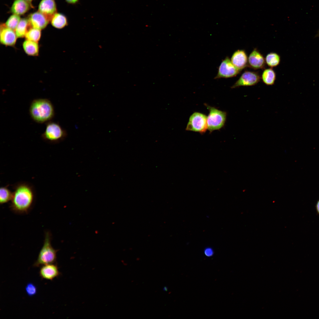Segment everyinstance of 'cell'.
Listing matches in <instances>:
<instances>
[{
    "label": "cell",
    "instance_id": "obj_31",
    "mask_svg": "<svg viewBox=\"0 0 319 319\" xmlns=\"http://www.w3.org/2000/svg\"><path fill=\"white\" fill-rule=\"evenodd\" d=\"M316 36L319 37V31H318V33H317V35Z\"/></svg>",
    "mask_w": 319,
    "mask_h": 319
},
{
    "label": "cell",
    "instance_id": "obj_19",
    "mask_svg": "<svg viewBox=\"0 0 319 319\" xmlns=\"http://www.w3.org/2000/svg\"><path fill=\"white\" fill-rule=\"evenodd\" d=\"M276 77L275 71L272 68H269L263 70L261 78L265 84L268 85H271L274 84Z\"/></svg>",
    "mask_w": 319,
    "mask_h": 319
},
{
    "label": "cell",
    "instance_id": "obj_21",
    "mask_svg": "<svg viewBox=\"0 0 319 319\" xmlns=\"http://www.w3.org/2000/svg\"><path fill=\"white\" fill-rule=\"evenodd\" d=\"M12 192L8 188V185L2 186L0 188V204H3L11 201Z\"/></svg>",
    "mask_w": 319,
    "mask_h": 319
},
{
    "label": "cell",
    "instance_id": "obj_14",
    "mask_svg": "<svg viewBox=\"0 0 319 319\" xmlns=\"http://www.w3.org/2000/svg\"><path fill=\"white\" fill-rule=\"evenodd\" d=\"M38 10L51 19L56 11L55 2L53 0H42L39 5Z\"/></svg>",
    "mask_w": 319,
    "mask_h": 319
},
{
    "label": "cell",
    "instance_id": "obj_22",
    "mask_svg": "<svg viewBox=\"0 0 319 319\" xmlns=\"http://www.w3.org/2000/svg\"><path fill=\"white\" fill-rule=\"evenodd\" d=\"M41 30L31 27L26 32L25 38L26 40L38 43L41 35Z\"/></svg>",
    "mask_w": 319,
    "mask_h": 319
},
{
    "label": "cell",
    "instance_id": "obj_1",
    "mask_svg": "<svg viewBox=\"0 0 319 319\" xmlns=\"http://www.w3.org/2000/svg\"><path fill=\"white\" fill-rule=\"evenodd\" d=\"M13 189L10 209L18 214L28 213L35 201V194L33 187L28 183L20 182L15 184Z\"/></svg>",
    "mask_w": 319,
    "mask_h": 319
},
{
    "label": "cell",
    "instance_id": "obj_5",
    "mask_svg": "<svg viewBox=\"0 0 319 319\" xmlns=\"http://www.w3.org/2000/svg\"><path fill=\"white\" fill-rule=\"evenodd\" d=\"M209 113L207 117V129L210 132L218 130L224 126L227 117V113L205 104Z\"/></svg>",
    "mask_w": 319,
    "mask_h": 319
},
{
    "label": "cell",
    "instance_id": "obj_30",
    "mask_svg": "<svg viewBox=\"0 0 319 319\" xmlns=\"http://www.w3.org/2000/svg\"><path fill=\"white\" fill-rule=\"evenodd\" d=\"M79 0H73L74 4L77 2Z\"/></svg>",
    "mask_w": 319,
    "mask_h": 319
},
{
    "label": "cell",
    "instance_id": "obj_7",
    "mask_svg": "<svg viewBox=\"0 0 319 319\" xmlns=\"http://www.w3.org/2000/svg\"><path fill=\"white\" fill-rule=\"evenodd\" d=\"M240 72L232 64L231 59L226 57L222 60L219 66L215 79L227 78L236 76Z\"/></svg>",
    "mask_w": 319,
    "mask_h": 319
},
{
    "label": "cell",
    "instance_id": "obj_9",
    "mask_svg": "<svg viewBox=\"0 0 319 319\" xmlns=\"http://www.w3.org/2000/svg\"><path fill=\"white\" fill-rule=\"evenodd\" d=\"M17 37L15 31L2 24L0 26V41L5 46H14L16 43Z\"/></svg>",
    "mask_w": 319,
    "mask_h": 319
},
{
    "label": "cell",
    "instance_id": "obj_6",
    "mask_svg": "<svg viewBox=\"0 0 319 319\" xmlns=\"http://www.w3.org/2000/svg\"><path fill=\"white\" fill-rule=\"evenodd\" d=\"M185 129L201 134L204 133L207 129V116L199 112L194 113L189 118Z\"/></svg>",
    "mask_w": 319,
    "mask_h": 319
},
{
    "label": "cell",
    "instance_id": "obj_25",
    "mask_svg": "<svg viewBox=\"0 0 319 319\" xmlns=\"http://www.w3.org/2000/svg\"><path fill=\"white\" fill-rule=\"evenodd\" d=\"M204 253L206 256L208 257H210L213 255L214 252L212 248H206L204 250Z\"/></svg>",
    "mask_w": 319,
    "mask_h": 319
},
{
    "label": "cell",
    "instance_id": "obj_10",
    "mask_svg": "<svg viewBox=\"0 0 319 319\" xmlns=\"http://www.w3.org/2000/svg\"><path fill=\"white\" fill-rule=\"evenodd\" d=\"M265 58L256 48L251 52L248 57V66L255 70L264 69Z\"/></svg>",
    "mask_w": 319,
    "mask_h": 319
},
{
    "label": "cell",
    "instance_id": "obj_28",
    "mask_svg": "<svg viewBox=\"0 0 319 319\" xmlns=\"http://www.w3.org/2000/svg\"><path fill=\"white\" fill-rule=\"evenodd\" d=\"M163 290L165 291H167L168 290V288L167 287H165L163 289Z\"/></svg>",
    "mask_w": 319,
    "mask_h": 319
},
{
    "label": "cell",
    "instance_id": "obj_23",
    "mask_svg": "<svg viewBox=\"0 0 319 319\" xmlns=\"http://www.w3.org/2000/svg\"><path fill=\"white\" fill-rule=\"evenodd\" d=\"M20 20L19 15L13 14L8 19L5 25L8 28L15 30Z\"/></svg>",
    "mask_w": 319,
    "mask_h": 319
},
{
    "label": "cell",
    "instance_id": "obj_4",
    "mask_svg": "<svg viewBox=\"0 0 319 319\" xmlns=\"http://www.w3.org/2000/svg\"><path fill=\"white\" fill-rule=\"evenodd\" d=\"M67 136L66 131L58 123L51 121L46 123L45 130L41 137L46 142L56 144L63 140Z\"/></svg>",
    "mask_w": 319,
    "mask_h": 319
},
{
    "label": "cell",
    "instance_id": "obj_29",
    "mask_svg": "<svg viewBox=\"0 0 319 319\" xmlns=\"http://www.w3.org/2000/svg\"><path fill=\"white\" fill-rule=\"evenodd\" d=\"M24 0L26 1L27 2H28L30 4L31 2V1H32V0Z\"/></svg>",
    "mask_w": 319,
    "mask_h": 319
},
{
    "label": "cell",
    "instance_id": "obj_11",
    "mask_svg": "<svg viewBox=\"0 0 319 319\" xmlns=\"http://www.w3.org/2000/svg\"><path fill=\"white\" fill-rule=\"evenodd\" d=\"M28 20L31 27L41 30L47 26L49 18L39 11L31 14Z\"/></svg>",
    "mask_w": 319,
    "mask_h": 319
},
{
    "label": "cell",
    "instance_id": "obj_24",
    "mask_svg": "<svg viewBox=\"0 0 319 319\" xmlns=\"http://www.w3.org/2000/svg\"><path fill=\"white\" fill-rule=\"evenodd\" d=\"M25 290L27 295L30 297L35 295L37 292V288L33 283H27L25 287Z\"/></svg>",
    "mask_w": 319,
    "mask_h": 319
},
{
    "label": "cell",
    "instance_id": "obj_17",
    "mask_svg": "<svg viewBox=\"0 0 319 319\" xmlns=\"http://www.w3.org/2000/svg\"><path fill=\"white\" fill-rule=\"evenodd\" d=\"M52 25L55 28L61 29L64 28L68 24L67 19L64 14L56 13L51 19Z\"/></svg>",
    "mask_w": 319,
    "mask_h": 319
},
{
    "label": "cell",
    "instance_id": "obj_3",
    "mask_svg": "<svg viewBox=\"0 0 319 319\" xmlns=\"http://www.w3.org/2000/svg\"><path fill=\"white\" fill-rule=\"evenodd\" d=\"M51 235L49 231L45 232L43 244L41 249L36 261L33 265L34 267L54 263L56 260L58 250L54 249L51 245Z\"/></svg>",
    "mask_w": 319,
    "mask_h": 319
},
{
    "label": "cell",
    "instance_id": "obj_27",
    "mask_svg": "<svg viewBox=\"0 0 319 319\" xmlns=\"http://www.w3.org/2000/svg\"><path fill=\"white\" fill-rule=\"evenodd\" d=\"M66 1L69 3L74 4L73 0H66Z\"/></svg>",
    "mask_w": 319,
    "mask_h": 319
},
{
    "label": "cell",
    "instance_id": "obj_12",
    "mask_svg": "<svg viewBox=\"0 0 319 319\" xmlns=\"http://www.w3.org/2000/svg\"><path fill=\"white\" fill-rule=\"evenodd\" d=\"M231 61L234 65L240 71L248 66L247 54L243 49H239L235 51L232 56Z\"/></svg>",
    "mask_w": 319,
    "mask_h": 319
},
{
    "label": "cell",
    "instance_id": "obj_16",
    "mask_svg": "<svg viewBox=\"0 0 319 319\" xmlns=\"http://www.w3.org/2000/svg\"><path fill=\"white\" fill-rule=\"evenodd\" d=\"M22 47L25 53L31 56H38L39 54V45L38 43L25 40L22 44Z\"/></svg>",
    "mask_w": 319,
    "mask_h": 319
},
{
    "label": "cell",
    "instance_id": "obj_15",
    "mask_svg": "<svg viewBox=\"0 0 319 319\" xmlns=\"http://www.w3.org/2000/svg\"><path fill=\"white\" fill-rule=\"evenodd\" d=\"M29 4L24 0H15L11 7V12L18 15L23 14L29 9Z\"/></svg>",
    "mask_w": 319,
    "mask_h": 319
},
{
    "label": "cell",
    "instance_id": "obj_13",
    "mask_svg": "<svg viewBox=\"0 0 319 319\" xmlns=\"http://www.w3.org/2000/svg\"><path fill=\"white\" fill-rule=\"evenodd\" d=\"M50 264L41 266L39 271L40 276L42 279L52 280L58 276L60 273L56 264Z\"/></svg>",
    "mask_w": 319,
    "mask_h": 319
},
{
    "label": "cell",
    "instance_id": "obj_8",
    "mask_svg": "<svg viewBox=\"0 0 319 319\" xmlns=\"http://www.w3.org/2000/svg\"><path fill=\"white\" fill-rule=\"evenodd\" d=\"M261 79V77L257 72L246 71L242 73L231 88L253 86L258 83Z\"/></svg>",
    "mask_w": 319,
    "mask_h": 319
},
{
    "label": "cell",
    "instance_id": "obj_20",
    "mask_svg": "<svg viewBox=\"0 0 319 319\" xmlns=\"http://www.w3.org/2000/svg\"><path fill=\"white\" fill-rule=\"evenodd\" d=\"M266 64L269 67L272 68L278 65L280 62V55L275 52H271L268 53L265 58Z\"/></svg>",
    "mask_w": 319,
    "mask_h": 319
},
{
    "label": "cell",
    "instance_id": "obj_18",
    "mask_svg": "<svg viewBox=\"0 0 319 319\" xmlns=\"http://www.w3.org/2000/svg\"><path fill=\"white\" fill-rule=\"evenodd\" d=\"M32 27L28 19L22 18L21 19L14 31L18 38H23L29 30Z\"/></svg>",
    "mask_w": 319,
    "mask_h": 319
},
{
    "label": "cell",
    "instance_id": "obj_26",
    "mask_svg": "<svg viewBox=\"0 0 319 319\" xmlns=\"http://www.w3.org/2000/svg\"><path fill=\"white\" fill-rule=\"evenodd\" d=\"M315 207L317 212L319 215V200L318 201Z\"/></svg>",
    "mask_w": 319,
    "mask_h": 319
},
{
    "label": "cell",
    "instance_id": "obj_2",
    "mask_svg": "<svg viewBox=\"0 0 319 319\" xmlns=\"http://www.w3.org/2000/svg\"><path fill=\"white\" fill-rule=\"evenodd\" d=\"M29 112L32 119L39 123L51 121L55 115L53 104L50 100L46 98L33 100L30 106Z\"/></svg>",
    "mask_w": 319,
    "mask_h": 319
}]
</instances>
